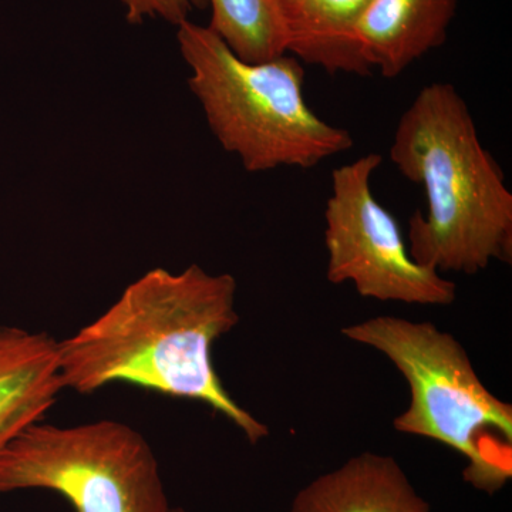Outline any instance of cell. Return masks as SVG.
Listing matches in <instances>:
<instances>
[{"label": "cell", "instance_id": "7a4b0ae2", "mask_svg": "<svg viewBox=\"0 0 512 512\" xmlns=\"http://www.w3.org/2000/svg\"><path fill=\"white\" fill-rule=\"evenodd\" d=\"M390 160L426 192L409 222V254L437 272L476 275L512 262V194L450 83L423 87L394 133Z\"/></svg>", "mask_w": 512, "mask_h": 512}, {"label": "cell", "instance_id": "5b68a950", "mask_svg": "<svg viewBox=\"0 0 512 512\" xmlns=\"http://www.w3.org/2000/svg\"><path fill=\"white\" fill-rule=\"evenodd\" d=\"M45 490L76 512H170L157 458L114 420L57 427L40 421L0 451V494Z\"/></svg>", "mask_w": 512, "mask_h": 512}, {"label": "cell", "instance_id": "9c48e42d", "mask_svg": "<svg viewBox=\"0 0 512 512\" xmlns=\"http://www.w3.org/2000/svg\"><path fill=\"white\" fill-rule=\"evenodd\" d=\"M289 512H430V504L396 458L362 453L306 484Z\"/></svg>", "mask_w": 512, "mask_h": 512}, {"label": "cell", "instance_id": "ba28073f", "mask_svg": "<svg viewBox=\"0 0 512 512\" xmlns=\"http://www.w3.org/2000/svg\"><path fill=\"white\" fill-rule=\"evenodd\" d=\"M62 390L59 342L46 332L0 326V451L42 420Z\"/></svg>", "mask_w": 512, "mask_h": 512}, {"label": "cell", "instance_id": "6da1fadb", "mask_svg": "<svg viewBox=\"0 0 512 512\" xmlns=\"http://www.w3.org/2000/svg\"><path fill=\"white\" fill-rule=\"evenodd\" d=\"M237 281L200 265L156 268L127 286L103 315L59 342L64 389L97 392L111 383L194 400L231 421L251 444L269 429L225 390L212 348L238 325Z\"/></svg>", "mask_w": 512, "mask_h": 512}, {"label": "cell", "instance_id": "277c9868", "mask_svg": "<svg viewBox=\"0 0 512 512\" xmlns=\"http://www.w3.org/2000/svg\"><path fill=\"white\" fill-rule=\"evenodd\" d=\"M345 338L386 356L410 387L406 412L394 430L439 441L466 457L464 478L477 490L497 493L512 476L511 458L483 447V433L512 444V406L481 382L467 350L431 322L377 316L340 330Z\"/></svg>", "mask_w": 512, "mask_h": 512}, {"label": "cell", "instance_id": "30bf717a", "mask_svg": "<svg viewBox=\"0 0 512 512\" xmlns=\"http://www.w3.org/2000/svg\"><path fill=\"white\" fill-rule=\"evenodd\" d=\"M372 0H276L286 53L330 74L369 76L357 43L359 20Z\"/></svg>", "mask_w": 512, "mask_h": 512}, {"label": "cell", "instance_id": "8fae6325", "mask_svg": "<svg viewBox=\"0 0 512 512\" xmlns=\"http://www.w3.org/2000/svg\"><path fill=\"white\" fill-rule=\"evenodd\" d=\"M208 28L247 63H262L285 55V35L276 0H208Z\"/></svg>", "mask_w": 512, "mask_h": 512}, {"label": "cell", "instance_id": "7c38bea8", "mask_svg": "<svg viewBox=\"0 0 512 512\" xmlns=\"http://www.w3.org/2000/svg\"><path fill=\"white\" fill-rule=\"evenodd\" d=\"M130 23L140 25L146 19H163L180 25L194 10L207 8L208 0H120Z\"/></svg>", "mask_w": 512, "mask_h": 512}, {"label": "cell", "instance_id": "8992f818", "mask_svg": "<svg viewBox=\"0 0 512 512\" xmlns=\"http://www.w3.org/2000/svg\"><path fill=\"white\" fill-rule=\"evenodd\" d=\"M382 163L380 154L370 153L332 173L325 210L326 278L333 285L352 282L362 298L451 305L456 284L414 261L396 218L373 194L372 175Z\"/></svg>", "mask_w": 512, "mask_h": 512}, {"label": "cell", "instance_id": "3957f363", "mask_svg": "<svg viewBox=\"0 0 512 512\" xmlns=\"http://www.w3.org/2000/svg\"><path fill=\"white\" fill-rule=\"evenodd\" d=\"M177 39L208 126L249 173L306 170L353 147L348 130L323 121L306 103L305 69L296 57L244 62L217 33L190 19L178 25Z\"/></svg>", "mask_w": 512, "mask_h": 512}, {"label": "cell", "instance_id": "52a82bcc", "mask_svg": "<svg viewBox=\"0 0 512 512\" xmlns=\"http://www.w3.org/2000/svg\"><path fill=\"white\" fill-rule=\"evenodd\" d=\"M457 0H372L356 29L370 69L396 79L446 42Z\"/></svg>", "mask_w": 512, "mask_h": 512}, {"label": "cell", "instance_id": "4fadbf2b", "mask_svg": "<svg viewBox=\"0 0 512 512\" xmlns=\"http://www.w3.org/2000/svg\"><path fill=\"white\" fill-rule=\"evenodd\" d=\"M170 512H188V511H185L184 508H173V507H171Z\"/></svg>", "mask_w": 512, "mask_h": 512}]
</instances>
